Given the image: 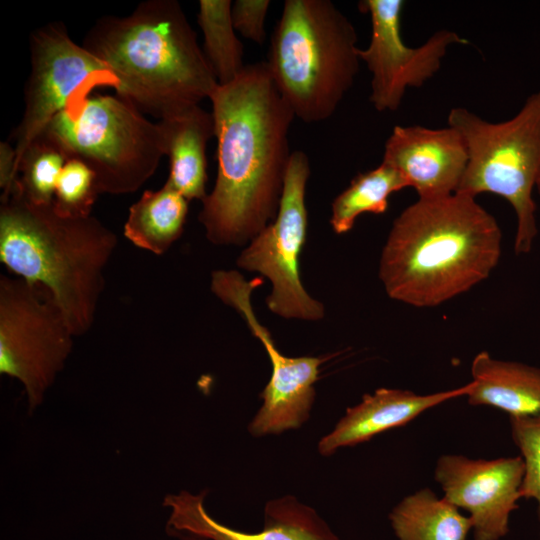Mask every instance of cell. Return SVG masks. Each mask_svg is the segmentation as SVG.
Wrapping results in <instances>:
<instances>
[{
	"mask_svg": "<svg viewBox=\"0 0 540 540\" xmlns=\"http://www.w3.org/2000/svg\"><path fill=\"white\" fill-rule=\"evenodd\" d=\"M31 72L25 107L14 131L18 160L57 114L90 96L97 87L115 91L119 81L105 63L76 44L61 22L34 30L29 40Z\"/></svg>",
	"mask_w": 540,
	"mask_h": 540,
	"instance_id": "30bf717a",
	"label": "cell"
},
{
	"mask_svg": "<svg viewBox=\"0 0 540 540\" xmlns=\"http://www.w3.org/2000/svg\"><path fill=\"white\" fill-rule=\"evenodd\" d=\"M402 0H363L359 8L370 16L371 37L358 56L371 73L369 100L379 112L396 111L408 88L423 86L441 68L450 46L468 40L452 30L433 33L422 45L410 47L401 34Z\"/></svg>",
	"mask_w": 540,
	"mask_h": 540,
	"instance_id": "7c38bea8",
	"label": "cell"
},
{
	"mask_svg": "<svg viewBox=\"0 0 540 540\" xmlns=\"http://www.w3.org/2000/svg\"><path fill=\"white\" fill-rule=\"evenodd\" d=\"M309 176L306 153L292 152L277 216L249 242L236 264L271 282L272 291L266 298L271 312L286 319L317 321L324 317V306L305 290L299 272L308 228L305 193Z\"/></svg>",
	"mask_w": 540,
	"mask_h": 540,
	"instance_id": "9c48e42d",
	"label": "cell"
},
{
	"mask_svg": "<svg viewBox=\"0 0 540 540\" xmlns=\"http://www.w3.org/2000/svg\"><path fill=\"white\" fill-rule=\"evenodd\" d=\"M406 187L400 172L383 161L376 168L357 174L332 202L330 224L333 231L337 234L350 231L364 213H385L389 196Z\"/></svg>",
	"mask_w": 540,
	"mask_h": 540,
	"instance_id": "44dd1931",
	"label": "cell"
},
{
	"mask_svg": "<svg viewBox=\"0 0 540 540\" xmlns=\"http://www.w3.org/2000/svg\"><path fill=\"white\" fill-rule=\"evenodd\" d=\"M94 172L82 161L70 158L57 181L53 206L67 217H87L100 195Z\"/></svg>",
	"mask_w": 540,
	"mask_h": 540,
	"instance_id": "cb8c5ba5",
	"label": "cell"
},
{
	"mask_svg": "<svg viewBox=\"0 0 540 540\" xmlns=\"http://www.w3.org/2000/svg\"><path fill=\"white\" fill-rule=\"evenodd\" d=\"M263 282V278L247 281L236 270H215L210 282L212 293L239 312L271 361V377L260 394L263 403L248 426L254 436L296 429L309 419L315 398L314 384L320 366L329 359L328 356L288 357L279 351L270 332L257 320L251 304L252 292Z\"/></svg>",
	"mask_w": 540,
	"mask_h": 540,
	"instance_id": "8fae6325",
	"label": "cell"
},
{
	"mask_svg": "<svg viewBox=\"0 0 540 540\" xmlns=\"http://www.w3.org/2000/svg\"><path fill=\"white\" fill-rule=\"evenodd\" d=\"M82 46L119 81L116 95L159 120L199 105L218 86L181 4L148 0L99 19Z\"/></svg>",
	"mask_w": 540,
	"mask_h": 540,
	"instance_id": "3957f363",
	"label": "cell"
},
{
	"mask_svg": "<svg viewBox=\"0 0 540 540\" xmlns=\"http://www.w3.org/2000/svg\"><path fill=\"white\" fill-rule=\"evenodd\" d=\"M18 182L17 153L15 146L7 141L0 142V187L1 200L12 194Z\"/></svg>",
	"mask_w": 540,
	"mask_h": 540,
	"instance_id": "4316f807",
	"label": "cell"
},
{
	"mask_svg": "<svg viewBox=\"0 0 540 540\" xmlns=\"http://www.w3.org/2000/svg\"><path fill=\"white\" fill-rule=\"evenodd\" d=\"M204 499L205 492L181 491L165 496L167 531L183 540H340L315 509L292 495L266 503L264 527L256 533L218 522L207 512Z\"/></svg>",
	"mask_w": 540,
	"mask_h": 540,
	"instance_id": "5bb4252c",
	"label": "cell"
},
{
	"mask_svg": "<svg viewBox=\"0 0 540 540\" xmlns=\"http://www.w3.org/2000/svg\"><path fill=\"white\" fill-rule=\"evenodd\" d=\"M389 520L398 540H466L473 528L469 516L429 488L404 497Z\"/></svg>",
	"mask_w": 540,
	"mask_h": 540,
	"instance_id": "ffe728a7",
	"label": "cell"
},
{
	"mask_svg": "<svg viewBox=\"0 0 540 540\" xmlns=\"http://www.w3.org/2000/svg\"><path fill=\"white\" fill-rule=\"evenodd\" d=\"M448 126L463 137L468 163L456 193H492L506 199L516 215L514 252L528 254L538 234L533 191L540 185V90L518 113L489 122L463 107L452 108Z\"/></svg>",
	"mask_w": 540,
	"mask_h": 540,
	"instance_id": "8992f818",
	"label": "cell"
},
{
	"mask_svg": "<svg viewBox=\"0 0 540 540\" xmlns=\"http://www.w3.org/2000/svg\"><path fill=\"white\" fill-rule=\"evenodd\" d=\"M537 192L539 193L540 195V185L536 188Z\"/></svg>",
	"mask_w": 540,
	"mask_h": 540,
	"instance_id": "83f0119b",
	"label": "cell"
},
{
	"mask_svg": "<svg viewBox=\"0 0 540 540\" xmlns=\"http://www.w3.org/2000/svg\"><path fill=\"white\" fill-rule=\"evenodd\" d=\"M67 161L64 151L40 133L18 160V182L12 194L17 193L33 204H51Z\"/></svg>",
	"mask_w": 540,
	"mask_h": 540,
	"instance_id": "603a6c76",
	"label": "cell"
},
{
	"mask_svg": "<svg viewBox=\"0 0 540 540\" xmlns=\"http://www.w3.org/2000/svg\"><path fill=\"white\" fill-rule=\"evenodd\" d=\"M188 202L167 180L158 190L144 191L129 208L124 236L140 249L165 254L183 233Z\"/></svg>",
	"mask_w": 540,
	"mask_h": 540,
	"instance_id": "d6986e66",
	"label": "cell"
},
{
	"mask_svg": "<svg viewBox=\"0 0 540 540\" xmlns=\"http://www.w3.org/2000/svg\"><path fill=\"white\" fill-rule=\"evenodd\" d=\"M117 235L93 215L67 217L14 193L1 200L0 261L45 288L75 337L93 327Z\"/></svg>",
	"mask_w": 540,
	"mask_h": 540,
	"instance_id": "277c9868",
	"label": "cell"
},
{
	"mask_svg": "<svg viewBox=\"0 0 540 540\" xmlns=\"http://www.w3.org/2000/svg\"><path fill=\"white\" fill-rule=\"evenodd\" d=\"M471 375L465 396L470 405L493 407L510 417L540 416V368L481 351L472 360Z\"/></svg>",
	"mask_w": 540,
	"mask_h": 540,
	"instance_id": "ac0fdd59",
	"label": "cell"
},
{
	"mask_svg": "<svg viewBox=\"0 0 540 540\" xmlns=\"http://www.w3.org/2000/svg\"><path fill=\"white\" fill-rule=\"evenodd\" d=\"M74 337L45 288L0 276V373L22 384L30 411L63 370Z\"/></svg>",
	"mask_w": 540,
	"mask_h": 540,
	"instance_id": "ba28073f",
	"label": "cell"
},
{
	"mask_svg": "<svg viewBox=\"0 0 540 540\" xmlns=\"http://www.w3.org/2000/svg\"><path fill=\"white\" fill-rule=\"evenodd\" d=\"M382 161L400 172L418 198H439L458 190L468 151L462 135L453 127L397 125L386 140Z\"/></svg>",
	"mask_w": 540,
	"mask_h": 540,
	"instance_id": "9a60e30c",
	"label": "cell"
},
{
	"mask_svg": "<svg viewBox=\"0 0 540 540\" xmlns=\"http://www.w3.org/2000/svg\"><path fill=\"white\" fill-rule=\"evenodd\" d=\"M41 133L94 172L101 194L136 192L164 156L158 124L118 95H90L53 117Z\"/></svg>",
	"mask_w": 540,
	"mask_h": 540,
	"instance_id": "52a82bcc",
	"label": "cell"
},
{
	"mask_svg": "<svg viewBox=\"0 0 540 540\" xmlns=\"http://www.w3.org/2000/svg\"><path fill=\"white\" fill-rule=\"evenodd\" d=\"M524 471L521 456L475 460L447 454L437 461L435 480L444 499L469 513L474 540H499L519 507Z\"/></svg>",
	"mask_w": 540,
	"mask_h": 540,
	"instance_id": "4fadbf2b",
	"label": "cell"
},
{
	"mask_svg": "<svg viewBox=\"0 0 540 540\" xmlns=\"http://www.w3.org/2000/svg\"><path fill=\"white\" fill-rule=\"evenodd\" d=\"M164 155L169 158V181L188 201L206 196L208 141L215 137L211 112L200 105L168 115L157 122Z\"/></svg>",
	"mask_w": 540,
	"mask_h": 540,
	"instance_id": "e0dca14e",
	"label": "cell"
},
{
	"mask_svg": "<svg viewBox=\"0 0 540 540\" xmlns=\"http://www.w3.org/2000/svg\"><path fill=\"white\" fill-rule=\"evenodd\" d=\"M232 1L200 0L197 21L203 34L202 50L218 84L235 80L245 66L243 44L235 33L231 16Z\"/></svg>",
	"mask_w": 540,
	"mask_h": 540,
	"instance_id": "7402d4cb",
	"label": "cell"
},
{
	"mask_svg": "<svg viewBox=\"0 0 540 540\" xmlns=\"http://www.w3.org/2000/svg\"><path fill=\"white\" fill-rule=\"evenodd\" d=\"M357 33L329 0H286L265 61L296 118L329 119L359 72Z\"/></svg>",
	"mask_w": 540,
	"mask_h": 540,
	"instance_id": "5b68a950",
	"label": "cell"
},
{
	"mask_svg": "<svg viewBox=\"0 0 540 540\" xmlns=\"http://www.w3.org/2000/svg\"><path fill=\"white\" fill-rule=\"evenodd\" d=\"M472 382L455 389L420 395L411 390L379 388L365 394L359 404L346 410L333 430L321 438L318 451L330 456L339 448L354 446L390 429L404 426L426 410L466 396Z\"/></svg>",
	"mask_w": 540,
	"mask_h": 540,
	"instance_id": "2e32d148",
	"label": "cell"
},
{
	"mask_svg": "<svg viewBox=\"0 0 540 540\" xmlns=\"http://www.w3.org/2000/svg\"><path fill=\"white\" fill-rule=\"evenodd\" d=\"M269 0H236L232 3L233 26L240 35L258 45L266 39L265 18Z\"/></svg>",
	"mask_w": 540,
	"mask_h": 540,
	"instance_id": "484cf974",
	"label": "cell"
},
{
	"mask_svg": "<svg viewBox=\"0 0 540 540\" xmlns=\"http://www.w3.org/2000/svg\"><path fill=\"white\" fill-rule=\"evenodd\" d=\"M510 426L525 465L521 497L536 500L540 520V416L510 417Z\"/></svg>",
	"mask_w": 540,
	"mask_h": 540,
	"instance_id": "d4e9b609",
	"label": "cell"
},
{
	"mask_svg": "<svg viewBox=\"0 0 540 540\" xmlns=\"http://www.w3.org/2000/svg\"><path fill=\"white\" fill-rule=\"evenodd\" d=\"M209 100L217 139V176L198 220L214 245L252 241L277 216L290 160L295 115L265 61L246 65Z\"/></svg>",
	"mask_w": 540,
	"mask_h": 540,
	"instance_id": "6da1fadb",
	"label": "cell"
},
{
	"mask_svg": "<svg viewBox=\"0 0 540 540\" xmlns=\"http://www.w3.org/2000/svg\"><path fill=\"white\" fill-rule=\"evenodd\" d=\"M501 243L496 219L475 197L418 198L393 221L379 278L391 299L436 307L487 279L500 260Z\"/></svg>",
	"mask_w": 540,
	"mask_h": 540,
	"instance_id": "7a4b0ae2",
	"label": "cell"
}]
</instances>
